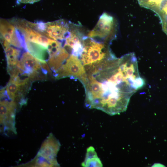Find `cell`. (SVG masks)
Masks as SVG:
<instances>
[{"instance_id": "6da1fadb", "label": "cell", "mask_w": 167, "mask_h": 167, "mask_svg": "<svg viewBox=\"0 0 167 167\" xmlns=\"http://www.w3.org/2000/svg\"><path fill=\"white\" fill-rule=\"evenodd\" d=\"M88 67L80 79L85 89L86 106L110 115L126 111L131 97L145 84L133 53Z\"/></svg>"}, {"instance_id": "7a4b0ae2", "label": "cell", "mask_w": 167, "mask_h": 167, "mask_svg": "<svg viewBox=\"0 0 167 167\" xmlns=\"http://www.w3.org/2000/svg\"><path fill=\"white\" fill-rule=\"evenodd\" d=\"M109 43L99 42L89 37L84 38L80 59L84 66H90L116 58Z\"/></svg>"}, {"instance_id": "3957f363", "label": "cell", "mask_w": 167, "mask_h": 167, "mask_svg": "<svg viewBox=\"0 0 167 167\" xmlns=\"http://www.w3.org/2000/svg\"><path fill=\"white\" fill-rule=\"evenodd\" d=\"M117 26L115 19L107 13H104L94 28L88 33V37L95 41L110 43L116 38Z\"/></svg>"}, {"instance_id": "277c9868", "label": "cell", "mask_w": 167, "mask_h": 167, "mask_svg": "<svg viewBox=\"0 0 167 167\" xmlns=\"http://www.w3.org/2000/svg\"><path fill=\"white\" fill-rule=\"evenodd\" d=\"M16 107V103L14 101H1V131H11L16 133L15 121Z\"/></svg>"}, {"instance_id": "5b68a950", "label": "cell", "mask_w": 167, "mask_h": 167, "mask_svg": "<svg viewBox=\"0 0 167 167\" xmlns=\"http://www.w3.org/2000/svg\"><path fill=\"white\" fill-rule=\"evenodd\" d=\"M55 73L57 78L72 76L79 79L85 75L86 70L79 57L71 54Z\"/></svg>"}, {"instance_id": "8992f818", "label": "cell", "mask_w": 167, "mask_h": 167, "mask_svg": "<svg viewBox=\"0 0 167 167\" xmlns=\"http://www.w3.org/2000/svg\"><path fill=\"white\" fill-rule=\"evenodd\" d=\"M70 24L63 19L42 24L39 29L45 35L54 40H66L70 32Z\"/></svg>"}, {"instance_id": "52a82bcc", "label": "cell", "mask_w": 167, "mask_h": 167, "mask_svg": "<svg viewBox=\"0 0 167 167\" xmlns=\"http://www.w3.org/2000/svg\"><path fill=\"white\" fill-rule=\"evenodd\" d=\"M60 143L52 133H50L42 144L37 155L47 160L54 167L59 166L56 159Z\"/></svg>"}, {"instance_id": "ba28073f", "label": "cell", "mask_w": 167, "mask_h": 167, "mask_svg": "<svg viewBox=\"0 0 167 167\" xmlns=\"http://www.w3.org/2000/svg\"><path fill=\"white\" fill-rule=\"evenodd\" d=\"M42 63L37 59L28 52L24 53L17 66L30 79H34L41 68Z\"/></svg>"}, {"instance_id": "9c48e42d", "label": "cell", "mask_w": 167, "mask_h": 167, "mask_svg": "<svg viewBox=\"0 0 167 167\" xmlns=\"http://www.w3.org/2000/svg\"><path fill=\"white\" fill-rule=\"evenodd\" d=\"M3 44L7 61V68L17 66L19 61V51L11 46L9 43L6 41H4Z\"/></svg>"}, {"instance_id": "30bf717a", "label": "cell", "mask_w": 167, "mask_h": 167, "mask_svg": "<svg viewBox=\"0 0 167 167\" xmlns=\"http://www.w3.org/2000/svg\"><path fill=\"white\" fill-rule=\"evenodd\" d=\"M81 165L85 167L103 166L100 159L92 146H90L87 149L85 158Z\"/></svg>"}, {"instance_id": "8fae6325", "label": "cell", "mask_w": 167, "mask_h": 167, "mask_svg": "<svg viewBox=\"0 0 167 167\" xmlns=\"http://www.w3.org/2000/svg\"><path fill=\"white\" fill-rule=\"evenodd\" d=\"M142 7L149 9L156 15L158 13L160 5L163 0H137Z\"/></svg>"}, {"instance_id": "7c38bea8", "label": "cell", "mask_w": 167, "mask_h": 167, "mask_svg": "<svg viewBox=\"0 0 167 167\" xmlns=\"http://www.w3.org/2000/svg\"><path fill=\"white\" fill-rule=\"evenodd\" d=\"M157 15L160 20L162 29L164 32L167 26V0H162Z\"/></svg>"}, {"instance_id": "4fadbf2b", "label": "cell", "mask_w": 167, "mask_h": 167, "mask_svg": "<svg viewBox=\"0 0 167 167\" xmlns=\"http://www.w3.org/2000/svg\"><path fill=\"white\" fill-rule=\"evenodd\" d=\"M26 165L32 167H54L46 159L37 155Z\"/></svg>"}, {"instance_id": "5bb4252c", "label": "cell", "mask_w": 167, "mask_h": 167, "mask_svg": "<svg viewBox=\"0 0 167 167\" xmlns=\"http://www.w3.org/2000/svg\"><path fill=\"white\" fill-rule=\"evenodd\" d=\"M19 2L23 3L33 4L35 2L40 1V0H17Z\"/></svg>"}, {"instance_id": "9a60e30c", "label": "cell", "mask_w": 167, "mask_h": 167, "mask_svg": "<svg viewBox=\"0 0 167 167\" xmlns=\"http://www.w3.org/2000/svg\"><path fill=\"white\" fill-rule=\"evenodd\" d=\"M167 35V26L166 27V28L165 30V31L164 32Z\"/></svg>"}]
</instances>
